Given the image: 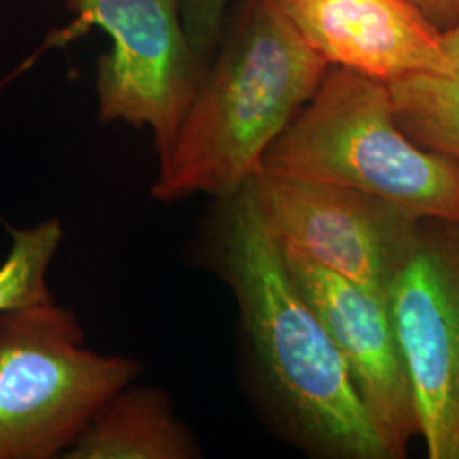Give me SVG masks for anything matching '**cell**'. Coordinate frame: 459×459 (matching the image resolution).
Wrapping results in <instances>:
<instances>
[{"label": "cell", "instance_id": "cell-1", "mask_svg": "<svg viewBox=\"0 0 459 459\" xmlns=\"http://www.w3.org/2000/svg\"><path fill=\"white\" fill-rule=\"evenodd\" d=\"M210 235L213 269L237 301L257 392L282 436L315 458L394 459L291 278L252 181L218 199Z\"/></svg>", "mask_w": 459, "mask_h": 459}, {"label": "cell", "instance_id": "cell-2", "mask_svg": "<svg viewBox=\"0 0 459 459\" xmlns=\"http://www.w3.org/2000/svg\"><path fill=\"white\" fill-rule=\"evenodd\" d=\"M327 62L278 0H240L152 186L157 201L231 196L322 82Z\"/></svg>", "mask_w": 459, "mask_h": 459}, {"label": "cell", "instance_id": "cell-3", "mask_svg": "<svg viewBox=\"0 0 459 459\" xmlns=\"http://www.w3.org/2000/svg\"><path fill=\"white\" fill-rule=\"evenodd\" d=\"M263 169L352 187L413 213L459 221V160L420 147L398 125L388 83L328 66Z\"/></svg>", "mask_w": 459, "mask_h": 459}, {"label": "cell", "instance_id": "cell-4", "mask_svg": "<svg viewBox=\"0 0 459 459\" xmlns=\"http://www.w3.org/2000/svg\"><path fill=\"white\" fill-rule=\"evenodd\" d=\"M142 364L85 345L79 316L55 301L0 313V459H53Z\"/></svg>", "mask_w": 459, "mask_h": 459}, {"label": "cell", "instance_id": "cell-5", "mask_svg": "<svg viewBox=\"0 0 459 459\" xmlns=\"http://www.w3.org/2000/svg\"><path fill=\"white\" fill-rule=\"evenodd\" d=\"M74 16L45 48L99 28L111 48L98 62L99 119L148 128L159 164L176 143L210 62L191 43L181 0H66Z\"/></svg>", "mask_w": 459, "mask_h": 459}, {"label": "cell", "instance_id": "cell-6", "mask_svg": "<svg viewBox=\"0 0 459 459\" xmlns=\"http://www.w3.org/2000/svg\"><path fill=\"white\" fill-rule=\"evenodd\" d=\"M430 459H459V221L424 216L386 295Z\"/></svg>", "mask_w": 459, "mask_h": 459}, {"label": "cell", "instance_id": "cell-7", "mask_svg": "<svg viewBox=\"0 0 459 459\" xmlns=\"http://www.w3.org/2000/svg\"><path fill=\"white\" fill-rule=\"evenodd\" d=\"M252 184L281 246L386 301L424 216L352 187L265 169Z\"/></svg>", "mask_w": 459, "mask_h": 459}, {"label": "cell", "instance_id": "cell-8", "mask_svg": "<svg viewBox=\"0 0 459 459\" xmlns=\"http://www.w3.org/2000/svg\"><path fill=\"white\" fill-rule=\"evenodd\" d=\"M282 254L298 290L342 356L379 434L394 459L403 458L411 439L419 437V419L386 301L290 247H282Z\"/></svg>", "mask_w": 459, "mask_h": 459}, {"label": "cell", "instance_id": "cell-9", "mask_svg": "<svg viewBox=\"0 0 459 459\" xmlns=\"http://www.w3.org/2000/svg\"><path fill=\"white\" fill-rule=\"evenodd\" d=\"M298 33L328 66L381 82L449 75L441 31L411 0H278Z\"/></svg>", "mask_w": 459, "mask_h": 459}, {"label": "cell", "instance_id": "cell-10", "mask_svg": "<svg viewBox=\"0 0 459 459\" xmlns=\"http://www.w3.org/2000/svg\"><path fill=\"white\" fill-rule=\"evenodd\" d=\"M201 447L157 388L128 385L94 415L65 459H195Z\"/></svg>", "mask_w": 459, "mask_h": 459}, {"label": "cell", "instance_id": "cell-11", "mask_svg": "<svg viewBox=\"0 0 459 459\" xmlns=\"http://www.w3.org/2000/svg\"><path fill=\"white\" fill-rule=\"evenodd\" d=\"M449 75L417 74L388 82L402 130L420 147L459 160V21L444 31Z\"/></svg>", "mask_w": 459, "mask_h": 459}, {"label": "cell", "instance_id": "cell-12", "mask_svg": "<svg viewBox=\"0 0 459 459\" xmlns=\"http://www.w3.org/2000/svg\"><path fill=\"white\" fill-rule=\"evenodd\" d=\"M13 246L0 264V313L14 312L53 301L48 271L60 244L64 227L49 218L31 229L11 230Z\"/></svg>", "mask_w": 459, "mask_h": 459}, {"label": "cell", "instance_id": "cell-13", "mask_svg": "<svg viewBox=\"0 0 459 459\" xmlns=\"http://www.w3.org/2000/svg\"><path fill=\"white\" fill-rule=\"evenodd\" d=\"M230 0H181L182 19L197 53L212 62L225 21Z\"/></svg>", "mask_w": 459, "mask_h": 459}, {"label": "cell", "instance_id": "cell-14", "mask_svg": "<svg viewBox=\"0 0 459 459\" xmlns=\"http://www.w3.org/2000/svg\"><path fill=\"white\" fill-rule=\"evenodd\" d=\"M441 31L451 30L459 21V0H411Z\"/></svg>", "mask_w": 459, "mask_h": 459}]
</instances>
